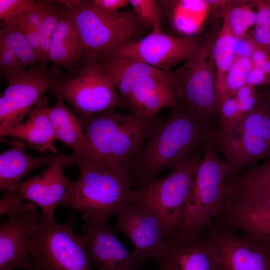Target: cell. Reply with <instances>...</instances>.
I'll list each match as a JSON object with an SVG mask.
<instances>
[{
  "instance_id": "28",
  "label": "cell",
  "mask_w": 270,
  "mask_h": 270,
  "mask_svg": "<svg viewBox=\"0 0 270 270\" xmlns=\"http://www.w3.org/2000/svg\"><path fill=\"white\" fill-rule=\"evenodd\" d=\"M56 3V1L47 0L42 12L39 31L40 41L39 62L42 65H47L48 62H50L49 48L50 40L60 20L62 10V4L58 2V6Z\"/></svg>"
},
{
  "instance_id": "9",
  "label": "cell",
  "mask_w": 270,
  "mask_h": 270,
  "mask_svg": "<svg viewBox=\"0 0 270 270\" xmlns=\"http://www.w3.org/2000/svg\"><path fill=\"white\" fill-rule=\"evenodd\" d=\"M218 150L236 174L258 160L270 158V104L260 100L228 132H219Z\"/></svg>"
},
{
  "instance_id": "19",
  "label": "cell",
  "mask_w": 270,
  "mask_h": 270,
  "mask_svg": "<svg viewBox=\"0 0 270 270\" xmlns=\"http://www.w3.org/2000/svg\"><path fill=\"white\" fill-rule=\"evenodd\" d=\"M62 6L60 18L50 40L49 60L52 66L62 67L74 76L83 65L87 54L74 22Z\"/></svg>"
},
{
  "instance_id": "39",
  "label": "cell",
  "mask_w": 270,
  "mask_h": 270,
  "mask_svg": "<svg viewBox=\"0 0 270 270\" xmlns=\"http://www.w3.org/2000/svg\"><path fill=\"white\" fill-rule=\"evenodd\" d=\"M252 35L257 46L270 54V28L255 26Z\"/></svg>"
},
{
  "instance_id": "16",
  "label": "cell",
  "mask_w": 270,
  "mask_h": 270,
  "mask_svg": "<svg viewBox=\"0 0 270 270\" xmlns=\"http://www.w3.org/2000/svg\"><path fill=\"white\" fill-rule=\"evenodd\" d=\"M85 223L81 236L98 270H138L147 264L146 260L122 244L107 222Z\"/></svg>"
},
{
  "instance_id": "17",
  "label": "cell",
  "mask_w": 270,
  "mask_h": 270,
  "mask_svg": "<svg viewBox=\"0 0 270 270\" xmlns=\"http://www.w3.org/2000/svg\"><path fill=\"white\" fill-rule=\"evenodd\" d=\"M40 216L36 205L28 202L9 216L0 228V270L16 267L28 270L30 258L28 246L32 232Z\"/></svg>"
},
{
  "instance_id": "10",
  "label": "cell",
  "mask_w": 270,
  "mask_h": 270,
  "mask_svg": "<svg viewBox=\"0 0 270 270\" xmlns=\"http://www.w3.org/2000/svg\"><path fill=\"white\" fill-rule=\"evenodd\" d=\"M58 67L36 66L18 72L8 80L0 97V130L22 122L44 96L67 78Z\"/></svg>"
},
{
  "instance_id": "29",
  "label": "cell",
  "mask_w": 270,
  "mask_h": 270,
  "mask_svg": "<svg viewBox=\"0 0 270 270\" xmlns=\"http://www.w3.org/2000/svg\"><path fill=\"white\" fill-rule=\"evenodd\" d=\"M253 1L232 2L228 9V22L230 30L237 38L247 36L249 28L255 26L256 13L252 10Z\"/></svg>"
},
{
  "instance_id": "31",
  "label": "cell",
  "mask_w": 270,
  "mask_h": 270,
  "mask_svg": "<svg viewBox=\"0 0 270 270\" xmlns=\"http://www.w3.org/2000/svg\"><path fill=\"white\" fill-rule=\"evenodd\" d=\"M34 0H0V26L3 28L25 15L36 4Z\"/></svg>"
},
{
  "instance_id": "36",
  "label": "cell",
  "mask_w": 270,
  "mask_h": 270,
  "mask_svg": "<svg viewBox=\"0 0 270 270\" xmlns=\"http://www.w3.org/2000/svg\"><path fill=\"white\" fill-rule=\"evenodd\" d=\"M28 203L20 200L12 192L4 194L0 200V214H11L25 208Z\"/></svg>"
},
{
  "instance_id": "4",
  "label": "cell",
  "mask_w": 270,
  "mask_h": 270,
  "mask_svg": "<svg viewBox=\"0 0 270 270\" xmlns=\"http://www.w3.org/2000/svg\"><path fill=\"white\" fill-rule=\"evenodd\" d=\"M74 22L87 56H100L130 42L140 23L132 10L109 12L92 0H57Z\"/></svg>"
},
{
  "instance_id": "15",
  "label": "cell",
  "mask_w": 270,
  "mask_h": 270,
  "mask_svg": "<svg viewBox=\"0 0 270 270\" xmlns=\"http://www.w3.org/2000/svg\"><path fill=\"white\" fill-rule=\"evenodd\" d=\"M206 230L222 270H270V251L260 242L246 236H236L212 222Z\"/></svg>"
},
{
  "instance_id": "35",
  "label": "cell",
  "mask_w": 270,
  "mask_h": 270,
  "mask_svg": "<svg viewBox=\"0 0 270 270\" xmlns=\"http://www.w3.org/2000/svg\"><path fill=\"white\" fill-rule=\"evenodd\" d=\"M24 16V15L16 20L27 42L35 54L39 62L40 56L39 33L26 22Z\"/></svg>"
},
{
  "instance_id": "13",
  "label": "cell",
  "mask_w": 270,
  "mask_h": 270,
  "mask_svg": "<svg viewBox=\"0 0 270 270\" xmlns=\"http://www.w3.org/2000/svg\"><path fill=\"white\" fill-rule=\"evenodd\" d=\"M114 228L133 244L134 252L145 259L158 260L168 249L161 222L148 206L135 202L124 204L117 212Z\"/></svg>"
},
{
  "instance_id": "43",
  "label": "cell",
  "mask_w": 270,
  "mask_h": 270,
  "mask_svg": "<svg viewBox=\"0 0 270 270\" xmlns=\"http://www.w3.org/2000/svg\"><path fill=\"white\" fill-rule=\"evenodd\" d=\"M259 68L266 74L270 80V58L262 63Z\"/></svg>"
},
{
  "instance_id": "22",
  "label": "cell",
  "mask_w": 270,
  "mask_h": 270,
  "mask_svg": "<svg viewBox=\"0 0 270 270\" xmlns=\"http://www.w3.org/2000/svg\"><path fill=\"white\" fill-rule=\"evenodd\" d=\"M100 60L104 72L122 99L123 108H126L133 88L141 80L151 76H165L168 72L128 57L114 56Z\"/></svg>"
},
{
  "instance_id": "30",
  "label": "cell",
  "mask_w": 270,
  "mask_h": 270,
  "mask_svg": "<svg viewBox=\"0 0 270 270\" xmlns=\"http://www.w3.org/2000/svg\"><path fill=\"white\" fill-rule=\"evenodd\" d=\"M252 68L250 58H236L226 76L224 100L234 96L238 90L246 84L248 74Z\"/></svg>"
},
{
  "instance_id": "14",
  "label": "cell",
  "mask_w": 270,
  "mask_h": 270,
  "mask_svg": "<svg viewBox=\"0 0 270 270\" xmlns=\"http://www.w3.org/2000/svg\"><path fill=\"white\" fill-rule=\"evenodd\" d=\"M74 165L72 156L56 154L48 167L38 175L19 183L10 191L20 200H28L42 209V216L55 220L54 212L72 180L64 172L66 166Z\"/></svg>"
},
{
  "instance_id": "32",
  "label": "cell",
  "mask_w": 270,
  "mask_h": 270,
  "mask_svg": "<svg viewBox=\"0 0 270 270\" xmlns=\"http://www.w3.org/2000/svg\"><path fill=\"white\" fill-rule=\"evenodd\" d=\"M216 114L221 134L228 132L244 118L234 96L224 100L218 106Z\"/></svg>"
},
{
  "instance_id": "45",
  "label": "cell",
  "mask_w": 270,
  "mask_h": 270,
  "mask_svg": "<svg viewBox=\"0 0 270 270\" xmlns=\"http://www.w3.org/2000/svg\"><path fill=\"white\" fill-rule=\"evenodd\" d=\"M268 2H269L270 6V0H268Z\"/></svg>"
},
{
  "instance_id": "6",
  "label": "cell",
  "mask_w": 270,
  "mask_h": 270,
  "mask_svg": "<svg viewBox=\"0 0 270 270\" xmlns=\"http://www.w3.org/2000/svg\"><path fill=\"white\" fill-rule=\"evenodd\" d=\"M73 222L62 224L40 216L29 239L28 270H92L84 242L72 230Z\"/></svg>"
},
{
  "instance_id": "44",
  "label": "cell",
  "mask_w": 270,
  "mask_h": 270,
  "mask_svg": "<svg viewBox=\"0 0 270 270\" xmlns=\"http://www.w3.org/2000/svg\"><path fill=\"white\" fill-rule=\"evenodd\" d=\"M268 102H269V103L270 104V93L269 96H268Z\"/></svg>"
},
{
  "instance_id": "24",
  "label": "cell",
  "mask_w": 270,
  "mask_h": 270,
  "mask_svg": "<svg viewBox=\"0 0 270 270\" xmlns=\"http://www.w3.org/2000/svg\"><path fill=\"white\" fill-rule=\"evenodd\" d=\"M57 97L50 110V120L57 139L72 150L74 160L78 159L83 156L86 145L84 122L64 104L61 96Z\"/></svg>"
},
{
  "instance_id": "41",
  "label": "cell",
  "mask_w": 270,
  "mask_h": 270,
  "mask_svg": "<svg viewBox=\"0 0 270 270\" xmlns=\"http://www.w3.org/2000/svg\"><path fill=\"white\" fill-rule=\"evenodd\" d=\"M269 84L270 80L266 74L260 68L253 66L248 74L246 84L256 87Z\"/></svg>"
},
{
  "instance_id": "3",
  "label": "cell",
  "mask_w": 270,
  "mask_h": 270,
  "mask_svg": "<svg viewBox=\"0 0 270 270\" xmlns=\"http://www.w3.org/2000/svg\"><path fill=\"white\" fill-rule=\"evenodd\" d=\"M156 116H145L113 110L82 119L84 124L86 158L122 169L137 154Z\"/></svg>"
},
{
  "instance_id": "5",
  "label": "cell",
  "mask_w": 270,
  "mask_h": 270,
  "mask_svg": "<svg viewBox=\"0 0 270 270\" xmlns=\"http://www.w3.org/2000/svg\"><path fill=\"white\" fill-rule=\"evenodd\" d=\"M200 160L199 150H194L184 163L164 178L133 190L132 202L147 206L156 213L168 244L182 222L185 204Z\"/></svg>"
},
{
  "instance_id": "25",
  "label": "cell",
  "mask_w": 270,
  "mask_h": 270,
  "mask_svg": "<svg viewBox=\"0 0 270 270\" xmlns=\"http://www.w3.org/2000/svg\"><path fill=\"white\" fill-rule=\"evenodd\" d=\"M228 9L224 13L222 25L212 45V56L216 67L215 83L216 110L224 100L226 76L236 58V48L238 38L230 27Z\"/></svg>"
},
{
  "instance_id": "18",
  "label": "cell",
  "mask_w": 270,
  "mask_h": 270,
  "mask_svg": "<svg viewBox=\"0 0 270 270\" xmlns=\"http://www.w3.org/2000/svg\"><path fill=\"white\" fill-rule=\"evenodd\" d=\"M168 244L158 260L157 270H222L216 252L204 232Z\"/></svg>"
},
{
  "instance_id": "23",
  "label": "cell",
  "mask_w": 270,
  "mask_h": 270,
  "mask_svg": "<svg viewBox=\"0 0 270 270\" xmlns=\"http://www.w3.org/2000/svg\"><path fill=\"white\" fill-rule=\"evenodd\" d=\"M50 156H32L26 153L24 146L16 143L0 154V190L6 194L12 191L20 180L32 170L49 164Z\"/></svg>"
},
{
  "instance_id": "7",
  "label": "cell",
  "mask_w": 270,
  "mask_h": 270,
  "mask_svg": "<svg viewBox=\"0 0 270 270\" xmlns=\"http://www.w3.org/2000/svg\"><path fill=\"white\" fill-rule=\"evenodd\" d=\"M210 42L200 44L179 68L168 72L179 105L202 124L217 116L216 72Z\"/></svg>"
},
{
  "instance_id": "42",
  "label": "cell",
  "mask_w": 270,
  "mask_h": 270,
  "mask_svg": "<svg viewBox=\"0 0 270 270\" xmlns=\"http://www.w3.org/2000/svg\"><path fill=\"white\" fill-rule=\"evenodd\" d=\"M269 58H270V54L264 48L257 46L250 59L253 66L259 68L262 63Z\"/></svg>"
},
{
  "instance_id": "11",
  "label": "cell",
  "mask_w": 270,
  "mask_h": 270,
  "mask_svg": "<svg viewBox=\"0 0 270 270\" xmlns=\"http://www.w3.org/2000/svg\"><path fill=\"white\" fill-rule=\"evenodd\" d=\"M202 44L196 37L177 38L160 30V24L142 40L128 42L105 52L100 59L114 56L131 58L166 72L188 60Z\"/></svg>"
},
{
  "instance_id": "12",
  "label": "cell",
  "mask_w": 270,
  "mask_h": 270,
  "mask_svg": "<svg viewBox=\"0 0 270 270\" xmlns=\"http://www.w3.org/2000/svg\"><path fill=\"white\" fill-rule=\"evenodd\" d=\"M216 218L218 226L240 230L270 251V190L230 194Z\"/></svg>"
},
{
  "instance_id": "40",
  "label": "cell",
  "mask_w": 270,
  "mask_h": 270,
  "mask_svg": "<svg viewBox=\"0 0 270 270\" xmlns=\"http://www.w3.org/2000/svg\"><path fill=\"white\" fill-rule=\"evenodd\" d=\"M94 3L100 8L109 12H116L126 7L128 0H92Z\"/></svg>"
},
{
  "instance_id": "27",
  "label": "cell",
  "mask_w": 270,
  "mask_h": 270,
  "mask_svg": "<svg viewBox=\"0 0 270 270\" xmlns=\"http://www.w3.org/2000/svg\"><path fill=\"white\" fill-rule=\"evenodd\" d=\"M234 193H246L270 190V158L263 164L230 180Z\"/></svg>"
},
{
  "instance_id": "8",
  "label": "cell",
  "mask_w": 270,
  "mask_h": 270,
  "mask_svg": "<svg viewBox=\"0 0 270 270\" xmlns=\"http://www.w3.org/2000/svg\"><path fill=\"white\" fill-rule=\"evenodd\" d=\"M50 93L67 101L80 118L123 108V102L112 82L104 72L101 60L87 56L78 74L56 85Z\"/></svg>"
},
{
  "instance_id": "20",
  "label": "cell",
  "mask_w": 270,
  "mask_h": 270,
  "mask_svg": "<svg viewBox=\"0 0 270 270\" xmlns=\"http://www.w3.org/2000/svg\"><path fill=\"white\" fill-rule=\"evenodd\" d=\"M49 98L44 96L27 114L28 119L7 128L0 130V136L15 137L25 142L24 146L44 152L49 150L56 154L53 144L57 139L50 118Z\"/></svg>"
},
{
  "instance_id": "34",
  "label": "cell",
  "mask_w": 270,
  "mask_h": 270,
  "mask_svg": "<svg viewBox=\"0 0 270 270\" xmlns=\"http://www.w3.org/2000/svg\"><path fill=\"white\" fill-rule=\"evenodd\" d=\"M24 68L13 52L0 42V76L6 81L14 74L24 70Z\"/></svg>"
},
{
  "instance_id": "38",
  "label": "cell",
  "mask_w": 270,
  "mask_h": 270,
  "mask_svg": "<svg viewBox=\"0 0 270 270\" xmlns=\"http://www.w3.org/2000/svg\"><path fill=\"white\" fill-rule=\"evenodd\" d=\"M257 47V44L252 36H246L244 38H238L236 48V57H246L251 58V56Z\"/></svg>"
},
{
  "instance_id": "26",
  "label": "cell",
  "mask_w": 270,
  "mask_h": 270,
  "mask_svg": "<svg viewBox=\"0 0 270 270\" xmlns=\"http://www.w3.org/2000/svg\"><path fill=\"white\" fill-rule=\"evenodd\" d=\"M0 42L13 52L25 69L38 66L40 62L27 42L17 20L0 29Z\"/></svg>"
},
{
  "instance_id": "37",
  "label": "cell",
  "mask_w": 270,
  "mask_h": 270,
  "mask_svg": "<svg viewBox=\"0 0 270 270\" xmlns=\"http://www.w3.org/2000/svg\"><path fill=\"white\" fill-rule=\"evenodd\" d=\"M257 8L254 26L270 28V6L268 0H253Z\"/></svg>"
},
{
  "instance_id": "33",
  "label": "cell",
  "mask_w": 270,
  "mask_h": 270,
  "mask_svg": "<svg viewBox=\"0 0 270 270\" xmlns=\"http://www.w3.org/2000/svg\"><path fill=\"white\" fill-rule=\"evenodd\" d=\"M140 22L152 28L160 24V16L156 2L154 0H128Z\"/></svg>"
},
{
  "instance_id": "2",
  "label": "cell",
  "mask_w": 270,
  "mask_h": 270,
  "mask_svg": "<svg viewBox=\"0 0 270 270\" xmlns=\"http://www.w3.org/2000/svg\"><path fill=\"white\" fill-rule=\"evenodd\" d=\"M74 164L80 176L71 181L60 204L82 212L85 222H107L124 204L132 202L134 190L124 170L86 158Z\"/></svg>"
},
{
  "instance_id": "1",
  "label": "cell",
  "mask_w": 270,
  "mask_h": 270,
  "mask_svg": "<svg viewBox=\"0 0 270 270\" xmlns=\"http://www.w3.org/2000/svg\"><path fill=\"white\" fill-rule=\"evenodd\" d=\"M219 132L199 122L180 105L166 118L156 117L140 149L124 168L132 189L157 178L165 169L179 166L200 142Z\"/></svg>"
},
{
  "instance_id": "21",
  "label": "cell",
  "mask_w": 270,
  "mask_h": 270,
  "mask_svg": "<svg viewBox=\"0 0 270 270\" xmlns=\"http://www.w3.org/2000/svg\"><path fill=\"white\" fill-rule=\"evenodd\" d=\"M178 106L168 72L165 76H151L141 80L130 92L126 108L134 114L154 116L162 108L172 110Z\"/></svg>"
}]
</instances>
